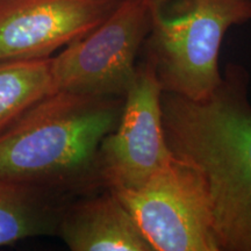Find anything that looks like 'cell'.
<instances>
[{
	"instance_id": "cell-4",
	"label": "cell",
	"mask_w": 251,
	"mask_h": 251,
	"mask_svg": "<svg viewBox=\"0 0 251 251\" xmlns=\"http://www.w3.org/2000/svg\"><path fill=\"white\" fill-rule=\"evenodd\" d=\"M109 191L153 251H220L206 180L186 159L172 153L143 183Z\"/></svg>"
},
{
	"instance_id": "cell-1",
	"label": "cell",
	"mask_w": 251,
	"mask_h": 251,
	"mask_svg": "<svg viewBox=\"0 0 251 251\" xmlns=\"http://www.w3.org/2000/svg\"><path fill=\"white\" fill-rule=\"evenodd\" d=\"M249 87L247 69L228 63L206 98L162 93L166 144L205 178L220 251H251Z\"/></svg>"
},
{
	"instance_id": "cell-10",
	"label": "cell",
	"mask_w": 251,
	"mask_h": 251,
	"mask_svg": "<svg viewBox=\"0 0 251 251\" xmlns=\"http://www.w3.org/2000/svg\"><path fill=\"white\" fill-rule=\"evenodd\" d=\"M55 91L51 57L0 62V134Z\"/></svg>"
},
{
	"instance_id": "cell-9",
	"label": "cell",
	"mask_w": 251,
	"mask_h": 251,
	"mask_svg": "<svg viewBox=\"0 0 251 251\" xmlns=\"http://www.w3.org/2000/svg\"><path fill=\"white\" fill-rule=\"evenodd\" d=\"M70 200L41 188L0 179V247L39 236H57Z\"/></svg>"
},
{
	"instance_id": "cell-7",
	"label": "cell",
	"mask_w": 251,
	"mask_h": 251,
	"mask_svg": "<svg viewBox=\"0 0 251 251\" xmlns=\"http://www.w3.org/2000/svg\"><path fill=\"white\" fill-rule=\"evenodd\" d=\"M121 0H0V62L50 58L86 36Z\"/></svg>"
},
{
	"instance_id": "cell-2",
	"label": "cell",
	"mask_w": 251,
	"mask_h": 251,
	"mask_svg": "<svg viewBox=\"0 0 251 251\" xmlns=\"http://www.w3.org/2000/svg\"><path fill=\"white\" fill-rule=\"evenodd\" d=\"M125 98L55 91L0 134V179L72 200L102 191L100 144L117 128Z\"/></svg>"
},
{
	"instance_id": "cell-8",
	"label": "cell",
	"mask_w": 251,
	"mask_h": 251,
	"mask_svg": "<svg viewBox=\"0 0 251 251\" xmlns=\"http://www.w3.org/2000/svg\"><path fill=\"white\" fill-rule=\"evenodd\" d=\"M57 236L72 251H153L109 190L70 200L63 209Z\"/></svg>"
},
{
	"instance_id": "cell-5",
	"label": "cell",
	"mask_w": 251,
	"mask_h": 251,
	"mask_svg": "<svg viewBox=\"0 0 251 251\" xmlns=\"http://www.w3.org/2000/svg\"><path fill=\"white\" fill-rule=\"evenodd\" d=\"M152 0H121L86 36L51 57L57 91L125 98L152 25Z\"/></svg>"
},
{
	"instance_id": "cell-3",
	"label": "cell",
	"mask_w": 251,
	"mask_h": 251,
	"mask_svg": "<svg viewBox=\"0 0 251 251\" xmlns=\"http://www.w3.org/2000/svg\"><path fill=\"white\" fill-rule=\"evenodd\" d=\"M251 20V0H172L153 4L151 29L142 51L163 92L200 100L222 75L219 54L230 27Z\"/></svg>"
},
{
	"instance_id": "cell-6",
	"label": "cell",
	"mask_w": 251,
	"mask_h": 251,
	"mask_svg": "<svg viewBox=\"0 0 251 251\" xmlns=\"http://www.w3.org/2000/svg\"><path fill=\"white\" fill-rule=\"evenodd\" d=\"M162 93L155 68L143 58L125 96L117 128L100 144L98 174L102 190L137 186L172 156L163 128Z\"/></svg>"
},
{
	"instance_id": "cell-11",
	"label": "cell",
	"mask_w": 251,
	"mask_h": 251,
	"mask_svg": "<svg viewBox=\"0 0 251 251\" xmlns=\"http://www.w3.org/2000/svg\"><path fill=\"white\" fill-rule=\"evenodd\" d=\"M152 1L155 2V4L162 6V7H164L165 5H168L169 2L172 1V0H152Z\"/></svg>"
}]
</instances>
